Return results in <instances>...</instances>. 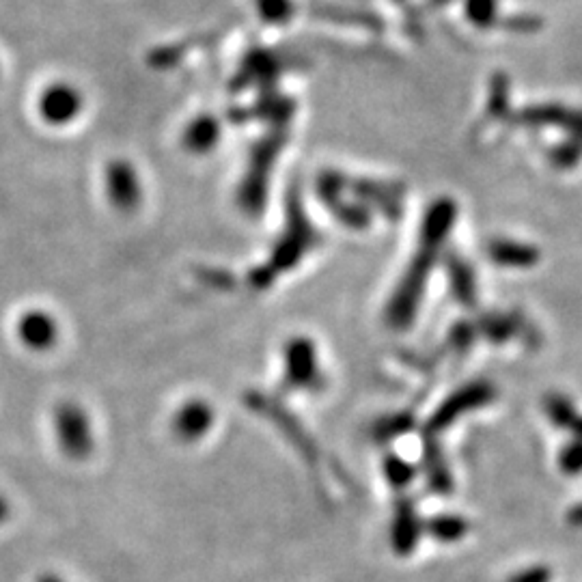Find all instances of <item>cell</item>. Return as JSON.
<instances>
[{"instance_id":"13","label":"cell","mask_w":582,"mask_h":582,"mask_svg":"<svg viewBox=\"0 0 582 582\" xmlns=\"http://www.w3.org/2000/svg\"><path fill=\"white\" fill-rule=\"evenodd\" d=\"M550 580H552L550 567L533 565V567H526V570L516 572L507 582H550Z\"/></svg>"},{"instance_id":"9","label":"cell","mask_w":582,"mask_h":582,"mask_svg":"<svg viewBox=\"0 0 582 582\" xmlns=\"http://www.w3.org/2000/svg\"><path fill=\"white\" fill-rule=\"evenodd\" d=\"M259 18L270 26L287 24L296 13L294 0H253Z\"/></svg>"},{"instance_id":"15","label":"cell","mask_w":582,"mask_h":582,"mask_svg":"<svg viewBox=\"0 0 582 582\" xmlns=\"http://www.w3.org/2000/svg\"><path fill=\"white\" fill-rule=\"evenodd\" d=\"M9 518V503H7V498L0 494V522H5Z\"/></svg>"},{"instance_id":"12","label":"cell","mask_w":582,"mask_h":582,"mask_svg":"<svg viewBox=\"0 0 582 582\" xmlns=\"http://www.w3.org/2000/svg\"><path fill=\"white\" fill-rule=\"evenodd\" d=\"M554 162H557L559 166H572L576 164L580 158H582V138H576L572 136L570 141H567L565 145H559L557 151H554Z\"/></svg>"},{"instance_id":"2","label":"cell","mask_w":582,"mask_h":582,"mask_svg":"<svg viewBox=\"0 0 582 582\" xmlns=\"http://www.w3.org/2000/svg\"><path fill=\"white\" fill-rule=\"evenodd\" d=\"M54 434H57L61 451L72 460H85L93 451L89 417L74 401H63L54 410Z\"/></svg>"},{"instance_id":"4","label":"cell","mask_w":582,"mask_h":582,"mask_svg":"<svg viewBox=\"0 0 582 582\" xmlns=\"http://www.w3.org/2000/svg\"><path fill=\"white\" fill-rule=\"evenodd\" d=\"M18 337L29 350L46 352L59 339V326L44 309H31L18 320Z\"/></svg>"},{"instance_id":"11","label":"cell","mask_w":582,"mask_h":582,"mask_svg":"<svg viewBox=\"0 0 582 582\" xmlns=\"http://www.w3.org/2000/svg\"><path fill=\"white\" fill-rule=\"evenodd\" d=\"M464 13L479 29H490L498 18V0H466Z\"/></svg>"},{"instance_id":"6","label":"cell","mask_w":582,"mask_h":582,"mask_svg":"<svg viewBox=\"0 0 582 582\" xmlns=\"http://www.w3.org/2000/svg\"><path fill=\"white\" fill-rule=\"evenodd\" d=\"M421 526L410 507H401L393 524V548L397 554H410L417 548Z\"/></svg>"},{"instance_id":"3","label":"cell","mask_w":582,"mask_h":582,"mask_svg":"<svg viewBox=\"0 0 582 582\" xmlns=\"http://www.w3.org/2000/svg\"><path fill=\"white\" fill-rule=\"evenodd\" d=\"M106 194L108 201L121 212H132L141 203V179L128 160H110L106 166Z\"/></svg>"},{"instance_id":"14","label":"cell","mask_w":582,"mask_h":582,"mask_svg":"<svg viewBox=\"0 0 582 582\" xmlns=\"http://www.w3.org/2000/svg\"><path fill=\"white\" fill-rule=\"evenodd\" d=\"M563 468L567 470V473H576V470H582V442H576V445L565 449Z\"/></svg>"},{"instance_id":"5","label":"cell","mask_w":582,"mask_h":582,"mask_svg":"<svg viewBox=\"0 0 582 582\" xmlns=\"http://www.w3.org/2000/svg\"><path fill=\"white\" fill-rule=\"evenodd\" d=\"M522 119L529 123H546V126H561L572 136L582 138V110H570L557 104L535 106L522 113Z\"/></svg>"},{"instance_id":"8","label":"cell","mask_w":582,"mask_h":582,"mask_svg":"<svg viewBox=\"0 0 582 582\" xmlns=\"http://www.w3.org/2000/svg\"><path fill=\"white\" fill-rule=\"evenodd\" d=\"M210 421H212V414L205 408V404L192 401V404H188L184 410H179L175 419V429L179 436L197 438L199 434L205 432L207 427H210Z\"/></svg>"},{"instance_id":"1","label":"cell","mask_w":582,"mask_h":582,"mask_svg":"<svg viewBox=\"0 0 582 582\" xmlns=\"http://www.w3.org/2000/svg\"><path fill=\"white\" fill-rule=\"evenodd\" d=\"M37 115L50 128L74 123L85 110V93L69 80H52L37 95Z\"/></svg>"},{"instance_id":"7","label":"cell","mask_w":582,"mask_h":582,"mask_svg":"<svg viewBox=\"0 0 582 582\" xmlns=\"http://www.w3.org/2000/svg\"><path fill=\"white\" fill-rule=\"evenodd\" d=\"M218 136V121H214L212 117H197L184 134V145L194 151V154H203V151H210L218 143Z\"/></svg>"},{"instance_id":"10","label":"cell","mask_w":582,"mask_h":582,"mask_svg":"<svg viewBox=\"0 0 582 582\" xmlns=\"http://www.w3.org/2000/svg\"><path fill=\"white\" fill-rule=\"evenodd\" d=\"M427 531L438 542H457L468 533V522L460 516H436L429 522Z\"/></svg>"},{"instance_id":"16","label":"cell","mask_w":582,"mask_h":582,"mask_svg":"<svg viewBox=\"0 0 582 582\" xmlns=\"http://www.w3.org/2000/svg\"><path fill=\"white\" fill-rule=\"evenodd\" d=\"M570 520H572L574 524H582V507H576V509L572 511V516H570Z\"/></svg>"}]
</instances>
